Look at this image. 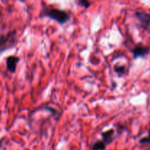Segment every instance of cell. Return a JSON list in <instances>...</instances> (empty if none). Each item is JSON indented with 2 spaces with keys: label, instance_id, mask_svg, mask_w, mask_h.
Returning a JSON list of instances; mask_svg holds the SVG:
<instances>
[{
  "label": "cell",
  "instance_id": "obj_1",
  "mask_svg": "<svg viewBox=\"0 0 150 150\" xmlns=\"http://www.w3.org/2000/svg\"><path fill=\"white\" fill-rule=\"evenodd\" d=\"M40 16L49 18L60 24H64L70 19V14L67 11L54 7H45L41 12Z\"/></svg>",
  "mask_w": 150,
  "mask_h": 150
},
{
  "label": "cell",
  "instance_id": "obj_2",
  "mask_svg": "<svg viewBox=\"0 0 150 150\" xmlns=\"http://www.w3.org/2000/svg\"><path fill=\"white\" fill-rule=\"evenodd\" d=\"M16 36L17 32L16 30L10 31L5 35H0V53L4 52L16 45Z\"/></svg>",
  "mask_w": 150,
  "mask_h": 150
},
{
  "label": "cell",
  "instance_id": "obj_3",
  "mask_svg": "<svg viewBox=\"0 0 150 150\" xmlns=\"http://www.w3.org/2000/svg\"><path fill=\"white\" fill-rule=\"evenodd\" d=\"M135 15L142 28L145 29H150V13L144 11H138Z\"/></svg>",
  "mask_w": 150,
  "mask_h": 150
},
{
  "label": "cell",
  "instance_id": "obj_4",
  "mask_svg": "<svg viewBox=\"0 0 150 150\" xmlns=\"http://www.w3.org/2000/svg\"><path fill=\"white\" fill-rule=\"evenodd\" d=\"M149 52V48L142 45H137L131 50V53L134 59L139 57H144Z\"/></svg>",
  "mask_w": 150,
  "mask_h": 150
},
{
  "label": "cell",
  "instance_id": "obj_5",
  "mask_svg": "<svg viewBox=\"0 0 150 150\" xmlns=\"http://www.w3.org/2000/svg\"><path fill=\"white\" fill-rule=\"evenodd\" d=\"M19 58L16 56H10L6 59V68L7 71L13 73L16 72Z\"/></svg>",
  "mask_w": 150,
  "mask_h": 150
},
{
  "label": "cell",
  "instance_id": "obj_6",
  "mask_svg": "<svg viewBox=\"0 0 150 150\" xmlns=\"http://www.w3.org/2000/svg\"><path fill=\"white\" fill-rule=\"evenodd\" d=\"M115 134V130L114 129H110L107 131L102 133V141H103L105 144L108 145L114 140V136Z\"/></svg>",
  "mask_w": 150,
  "mask_h": 150
},
{
  "label": "cell",
  "instance_id": "obj_7",
  "mask_svg": "<svg viewBox=\"0 0 150 150\" xmlns=\"http://www.w3.org/2000/svg\"><path fill=\"white\" fill-rule=\"evenodd\" d=\"M106 146L103 141H97L92 144V150H105Z\"/></svg>",
  "mask_w": 150,
  "mask_h": 150
},
{
  "label": "cell",
  "instance_id": "obj_8",
  "mask_svg": "<svg viewBox=\"0 0 150 150\" xmlns=\"http://www.w3.org/2000/svg\"><path fill=\"white\" fill-rule=\"evenodd\" d=\"M114 70L115 73H117L119 76H122L125 73L126 67L124 65H119V64H115L114 66Z\"/></svg>",
  "mask_w": 150,
  "mask_h": 150
},
{
  "label": "cell",
  "instance_id": "obj_9",
  "mask_svg": "<svg viewBox=\"0 0 150 150\" xmlns=\"http://www.w3.org/2000/svg\"><path fill=\"white\" fill-rule=\"evenodd\" d=\"M76 3L79 6H81L86 9L89 8L91 6V2L89 0H76Z\"/></svg>",
  "mask_w": 150,
  "mask_h": 150
},
{
  "label": "cell",
  "instance_id": "obj_10",
  "mask_svg": "<svg viewBox=\"0 0 150 150\" xmlns=\"http://www.w3.org/2000/svg\"><path fill=\"white\" fill-rule=\"evenodd\" d=\"M139 144H150V124L148 136H146V137L143 138V139H141V140L139 141Z\"/></svg>",
  "mask_w": 150,
  "mask_h": 150
},
{
  "label": "cell",
  "instance_id": "obj_11",
  "mask_svg": "<svg viewBox=\"0 0 150 150\" xmlns=\"http://www.w3.org/2000/svg\"><path fill=\"white\" fill-rule=\"evenodd\" d=\"M45 110H46V111H49L50 113H51V114H52V115H56V114H57V110L56 109H54V108H51V107H48V106H46L45 108Z\"/></svg>",
  "mask_w": 150,
  "mask_h": 150
},
{
  "label": "cell",
  "instance_id": "obj_12",
  "mask_svg": "<svg viewBox=\"0 0 150 150\" xmlns=\"http://www.w3.org/2000/svg\"><path fill=\"white\" fill-rule=\"evenodd\" d=\"M2 142H3V139H1V140H0V149H1V146H2Z\"/></svg>",
  "mask_w": 150,
  "mask_h": 150
}]
</instances>
